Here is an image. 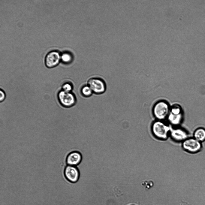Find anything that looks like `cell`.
Returning a JSON list of instances; mask_svg holds the SVG:
<instances>
[{"label":"cell","mask_w":205,"mask_h":205,"mask_svg":"<svg viewBox=\"0 0 205 205\" xmlns=\"http://www.w3.org/2000/svg\"><path fill=\"white\" fill-rule=\"evenodd\" d=\"M0 101H3L5 98V94L4 92L2 89H1L0 90Z\"/></svg>","instance_id":"obj_15"},{"label":"cell","mask_w":205,"mask_h":205,"mask_svg":"<svg viewBox=\"0 0 205 205\" xmlns=\"http://www.w3.org/2000/svg\"><path fill=\"white\" fill-rule=\"evenodd\" d=\"M192 137L202 143L205 141V128L201 127L197 128L194 131Z\"/></svg>","instance_id":"obj_11"},{"label":"cell","mask_w":205,"mask_h":205,"mask_svg":"<svg viewBox=\"0 0 205 205\" xmlns=\"http://www.w3.org/2000/svg\"><path fill=\"white\" fill-rule=\"evenodd\" d=\"M62 60L65 62H68L71 59L70 56L69 55L66 53L63 54L61 56Z\"/></svg>","instance_id":"obj_14"},{"label":"cell","mask_w":205,"mask_h":205,"mask_svg":"<svg viewBox=\"0 0 205 205\" xmlns=\"http://www.w3.org/2000/svg\"><path fill=\"white\" fill-rule=\"evenodd\" d=\"M81 92L82 94L85 96H90L93 92L92 89L88 85L83 86L81 89Z\"/></svg>","instance_id":"obj_12"},{"label":"cell","mask_w":205,"mask_h":205,"mask_svg":"<svg viewBox=\"0 0 205 205\" xmlns=\"http://www.w3.org/2000/svg\"><path fill=\"white\" fill-rule=\"evenodd\" d=\"M182 147L186 152L191 154H195L202 149V143L193 137H189L183 141Z\"/></svg>","instance_id":"obj_4"},{"label":"cell","mask_w":205,"mask_h":205,"mask_svg":"<svg viewBox=\"0 0 205 205\" xmlns=\"http://www.w3.org/2000/svg\"><path fill=\"white\" fill-rule=\"evenodd\" d=\"M61 56L57 51L52 50L48 52L46 55L45 62L46 66L49 68L53 67L59 63Z\"/></svg>","instance_id":"obj_9"},{"label":"cell","mask_w":205,"mask_h":205,"mask_svg":"<svg viewBox=\"0 0 205 205\" xmlns=\"http://www.w3.org/2000/svg\"><path fill=\"white\" fill-rule=\"evenodd\" d=\"M170 136L174 141L182 143L189 137L188 132L181 128H175L170 130Z\"/></svg>","instance_id":"obj_7"},{"label":"cell","mask_w":205,"mask_h":205,"mask_svg":"<svg viewBox=\"0 0 205 205\" xmlns=\"http://www.w3.org/2000/svg\"><path fill=\"white\" fill-rule=\"evenodd\" d=\"M170 107L168 103L164 101L157 102L153 108V113L157 120L163 121L167 119L170 113Z\"/></svg>","instance_id":"obj_2"},{"label":"cell","mask_w":205,"mask_h":205,"mask_svg":"<svg viewBox=\"0 0 205 205\" xmlns=\"http://www.w3.org/2000/svg\"><path fill=\"white\" fill-rule=\"evenodd\" d=\"M167 119L172 125L177 126L180 125L183 119L182 110L180 106L175 104L170 107Z\"/></svg>","instance_id":"obj_3"},{"label":"cell","mask_w":205,"mask_h":205,"mask_svg":"<svg viewBox=\"0 0 205 205\" xmlns=\"http://www.w3.org/2000/svg\"><path fill=\"white\" fill-rule=\"evenodd\" d=\"M58 99L61 104L65 107H70L74 104L76 99L73 94L62 90L58 94Z\"/></svg>","instance_id":"obj_5"},{"label":"cell","mask_w":205,"mask_h":205,"mask_svg":"<svg viewBox=\"0 0 205 205\" xmlns=\"http://www.w3.org/2000/svg\"><path fill=\"white\" fill-rule=\"evenodd\" d=\"M151 130L152 133L156 138L165 140L170 136L171 128L163 121L157 120L153 123Z\"/></svg>","instance_id":"obj_1"},{"label":"cell","mask_w":205,"mask_h":205,"mask_svg":"<svg viewBox=\"0 0 205 205\" xmlns=\"http://www.w3.org/2000/svg\"><path fill=\"white\" fill-rule=\"evenodd\" d=\"M64 173L65 178L71 183H75L78 180L80 173L76 166L68 165L64 169Z\"/></svg>","instance_id":"obj_6"},{"label":"cell","mask_w":205,"mask_h":205,"mask_svg":"<svg viewBox=\"0 0 205 205\" xmlns=\"http://www.w3.org/2000/svg\"><path fill=\"white\" fill-rule=\"evenodd\" d=\"M82 156L79 152L73 151L69 153L66 158V163L68 165L76 166L81 162Z\"/></svg>","instance_id":"obj_10"},{"label":"cell","mask_w":205,"mask_h":205,"mask_svg":"<svg viewBox=\"0 0 205 205\" xmlns=\"http://www.w3.org/2000/svg\"><path fill=\"white\" fill-rule=\"evenodd\" d=\"M62 88L63 91L66 92H71L72 89V86L70 83H66L63 85Z\"/></svg>","instance_id":"obj_13"},{"label":"cell","mask_w":205,"mask_h":205,"mask_svg":"<svg viewBox=\"0 0 205 205\" xmlns=\"http://www.w3.org/2000/svg\"><path fill=\"white\" fill-rule=\"evenodd\" d=\"M88 85L90 87L93 92L96 94L103 93L106 89L104 82L101 80L97 78L89 79L88 82Z\"/></svg>","instance_id":"obj_8"}]
</instances>
